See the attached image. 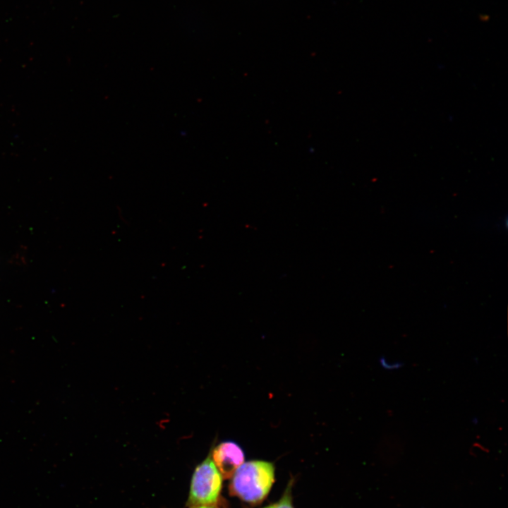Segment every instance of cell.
I'll return each instance as SVG.
<instances>
[{
    "label": "cell",
    "instance_id": "obj_6",
    "mask_svg": "<svg viewBox=\"0 0 508 508\" xmlns=\"http://www.w3.org/2000/svg\"><path fill=\"white\" fill-rule=\"evenodd\" d=\"M188 508H218V507L215 505H197V506L189 507Z\"/></svg>",
    "mask_w": 508,
    "mask_h": 508
},
{
    "label": "cell",
    "instance_id": "obj_2",
    "mask_svg": "<svg viewBox=\"0 0 508 508\" xmlns=\"http://www.w3.org/2000/svg\"><path fill=\"white\" fill-rule=\"evenodd\" d=\"M222 478L210 454L193 471L186 506H217L220 500Z\"/></svg>",
    "mask_w": 508,
    "mask_h": 508
},
{
    "label": "cell",
    "instance_id": "obj_5",
    "mask_svg": "<svg viewBox=\"0 0 508 508\" xmlns=\"http://www.w3.org/2000/svg\"><path fill=\"white\" fill-rule=\"evenodd\" d=\"M381 365L383 366V368L389 370L395 369L400 368L401 365V363L400 362L395 363H387L385 361V358L384 357L381 358L380 359Z\"/></svg>",
    "mask_w": 508,
    "mask_h": 508
},
{
    "label": "cell",
    "instance_id": "obj_1",
    "mask_svg": "<svg viewBox=\"0 0 508 508\" xmlns=\"http://www.w3.org/2000/svg\"><path fill=\"white\" fill-rule=\"evenodd\" d=\"M274 466L263 460L243 462L231 476V495L250 504H258L268 495L274 482Z\"/></svg>",
    "mask_w": 508,
    "mask_h": 508
},
{
    "label": "cell",
    "instance_id": "obj_4",
    "mask_svg": "<svg viewBox=\"0 0 508 508\" xmlns=\"http://www.w3.org/2000/svg\"><path fill=\"white\" fill-rule=\"evenodd\" d=\"M293 483L294 480H290L282 497L277 502L262 508H294L292 501Z\"/></svg>",
    "mask_w": 508,
    "mask_h": 508
},
{
    "label": "cell",
    "instance_id": "obj_3",
    "mask_svg": "<svg viewBox=\"0 0 508 508\" xmlns=\"http://www.w3.org/2000/svg\"><path fill=\"white\" fill-rule=\"evenodd\" d=\"M211 457L223 478L226 479L231 478L245 459L243 449L231 441L223 442L216 446Z\"/></svg>",
    "mask_w": 508,
    "mask_h": 508
}]
</instances>
